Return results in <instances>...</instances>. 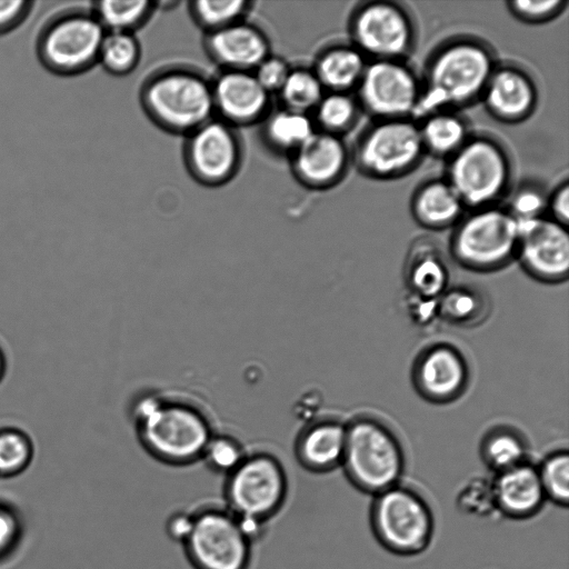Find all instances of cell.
Segmentation results:
<instances>
[{"mask_svg": "<svg viewBox=\"0 0 569 569\" xmlns=\"http://www.w3.org/2000/svg\"><path fill=\"white\" fill-rule=\"evenodd\" d=\"M495 69L492 53L479 41L459 39L442 46L428 63L412 116L425 118L442 107L473 101L483 93Z\"/></svg>", "mask_w": 569, "mask_h": 569, "instance_id": "obj_1", "label": "cell"}, {"mask_svg": "<svg viewBox=\"0 0 569 569\" xmlns=\"http://www.w3.org/2000/svg\"><path fill=\"white\" fill-rule=\"evenodd\" d=\"M140 100L150 119L172 133L189 134L214 113L211 81L186 67L153 73L143 83Z\"/></svg>", "mask_w": 569, "mask_h": 569, "instance_id": "obj_2", "label": "cell"}, {"mask_svg": "<svg viewBox=\"0 0 569 569\" xmlns=\"http://www.w3.org/2000/svg\"><path fill=\"white\" fill-rule=\"evenodd\" d=\"M369 523L378 543L399 557L423 553L436 531L435 513L428 500L400 483L372 497Z\"/></svg>", "mask_w": 569, "mask_h": 569, "instance_id": "obj_3", "label": "cell"}, {"mask_svg": "<svg viewBox=\"0 0 569 569\" xmlns=\"http://www.w3.org/2000/svg\"><path fill=\"white\" fill-rule=\"evenodd\" d=\"M341 465L352 486L373 497L400 483L405 455L386 426L362 418L347 427Z\"/></svg>", "mask_w": 569, "mask_h": 569, "instance_id": "obj_4", "label": "cell"}, {"mask_svg": "<svg viewBox=\"0 0 569 569\" xmlns=\"http://www.w3.org/2000/svg\"><path fill=\"white\" fill-rule=\"evenodd\" d=\"M146 449L157 459L184 465L201 459L211 435L206 419L196 409L153 399L136 413Z\"/></svg>", "mask_w": 569, "mask_h": 569, "instance_id": "obj_5", "label": "cell"}, {"mask_svg": "<svg viewBox=\"0 0 569 569\" xmlns=\"http://www.w3.org/2000/svg\"><path fill=\"white\" fill-rule=\"evenodd\" d=\"M288 479L281 463L267 453L246 456L226 476L224 508L240 521L263 527L283 507Z\"/></svg>", "mask_w": 569, "mask_h": 569, "instance_id": "obj_6", "label": "cell"}, {"mask_svg": "<svg viewBox=\"0 0 569 569\" xmlns=\"http://www.w3.org/2000/svg\"><path fill=\"white\" fill-rule=\"evenodd\" d=\"M182 546L194 569H249L250 566L252 541L224 507L193 512Z\"/></svg>", "mask_w": 569, "mask_h": 569, "instance_id": "obj_7", "label": "cell"}, {"mask_svg": "<svg viewBox=\"0 0 569 569\" xmlns=\"http://www.w3.org/2000/svg\"><path fill=\"white\" fill-rule=\"evenodd\" d=\"M518 221L503 209L485 207L457 227L451 251L466 268L491 271L506 266L517 253Z\"/></svg>", "mask_w": 569, "mask_h": 569, "instance_id": "obj_8", "label": "cell"}, {"mask_svg": "<svg viewBox=\"0 0 569 569\" xmlns=\"http://www.w3.org/2000/svg\"><path fill=\"white\" fill-rule=\"evenodd\" d=\"M510 180V162L503 148L486 137L467 140L453 154L448 182L463 204L485 208L496 201Z\"/></svg>", "mask_w": 569, "mask_h": 569, "instance_id": "obj_9", "label": "cell"}, {"mask_svg": "<svg viewBox=\"0 0 569 569\" xmlns=\"http://www.w3.org/2000/svg\"><path fill=\"white\" fill-rule=\"evenodd\" d=\"M106 32L92 12L67 13L43 29L38 54L52 72L76 74L98 62Z\"/></svg>", "mask_w": 569, "mask_h": 569, "instance_id": "obj_10", "label": "cell"}, {"mask_svg": "<svg viewBox=\"0 0 569 569\" xmlns=\"http://www.w3.org/2000/svg\"><path fill=\"white\" fill-rule=\"evenodd\" d=\"M423 144L419 127L403 119H386L370 127L358 142L356 158L360 169L376 178H390L413 168Z\"/></svg>", "mask_w": 569, "mask_h": 569, "instance_id": "obj_11", "label": "cell"}, {"mask_svg": "<svg viewBox=\"0 0 569 569\" xmlns=\"http://www.w3.org/2000/svg\"><path fill=\"white\" fill-rule=\"evenodd\" d=\"M184 160L192 177L206 186H221L239 171L242 148L233 126L212 118L188 134Z\"/></svg>", "mask_w": 569, "mask_h": 569, "instance_id": "obj_12", "label": "cell"}, {"mask_svg": "<svg viewBox=\"0 0 569 569\" xmlns=\"http://www.w3.org/2000/svg\"><path fill=\"white\" fill-rule=\"evenodd\" d=\"M355 47L377 60H399L413 44L411 18L400 6L388 1L368 2L351 21Z\"/></svg>", "mask_w": 569, "mask_h": 569, "instance_id": "obj_13", "label": "cell"}, {"mask_svg": "<svg viewBox=\"0 0 569 569\" xmlns=\"http://www.w3.org/2000/svg\"><path fill=\"white\" fill-rule=\"evenodd\" d=\"M358 88L363 107L383 120L412 116L421 93L417 77L400 60L367 64Z\"/></svg>", "mask_w": 569, "mask_h": 569, "instance_id": "obj_14", "label": "cell"}, {"mask_svg": "<svg viewBox=\"0 0 569 569\" xmlns=\"http://www.w3.org/2000/svg\"><path fill=\"white\" fill-rule=\"evenodd\" d=\"M519 257L533 278L545 282L566 280L569 272V236L565 226L542 217L517 220Z\"/></svg>", "mask_w": 569, "mask_h": 569, "instance_id": "obj_15", "label": "cell"}, {"mask_svg": "<svg viewBox=\"0 0 569 569\" xmlns=\"http://www.w3.org/2000/svg\"><path fill=\"white\" fill-rule=\"evenodd\" d=\"M211 86L214 112L227 123L252 124L268 114L270 93L252 71L223 70Z\"/></svg>", "mask_w": 569, "mask_h": 569, "instance_id": "obj_16", "label": "cell"}, {"mask_svg": "<svg viewBox=\"0 0 569 569\" xmlns=\"http://www.w3.org/2000/svg\"><path fill=\"white\" fill-rule=\"evenodd\" d=\"M291 156L297 179L318 189L336 183L348 161V152L339 134L323 130L315 131Z\"/></svg>", "mask_w": 569, "mask_h": 569, "instance_id": "obj_17", "label": "cell"}, {"mask_svg": "<svg viewBox=\"0 0 569 569\" xmlns=\"http://www.w3.org/2000/svg\"><path fill=\"white\" fill-rule=\"evenodd\" d=\"M413 376L417 389L425 398L446 402L463 391L468 381V367L456 348L437 345L419 357Z\"/></svg>", "mask_w": 569, "mask_h": 569, "instance_id": "obj_18", "label": "cell"}, {"mask_svg": "<svg viewBox=\"0 0 569 569\" xmlns=\"http://www.w3.org/2000/svg\"><path fill=\"white\" fill-rule=\"evenodd\" d=\"M206 50L223 70L253 71L270 54L268 36L244 20L209 32Z\"/></svg>", "mask_w": 569, "mask_h": 569, "instance_id": "obj_19", "label": "cell"}, {"mask_svg": "<svg viewBox=\"0 0 569 569\" xmlns=\"http://www.w3.org/2000/svg\"><path fill=\"white\" fill-rule=\"evenodd\" d=\"M492 491L497 515L512 520L536 517L547 502L538 469L528 461L496 473Z\"/></svg>", "mask_w": 569, "mask_h": 569, "instance_id": "obj_20", "label": "cell"}, {"mask_svg": "<svg viewBox=\"0 0 569 569\" xmlns=\"http://www.w3.org/2000/svg\"><path fill=\"white\" fill-rule=\"evenodd\" d=\"M489 111L503 121H519L529 116L537 102L533 80L523 70L496 68L482 93Z\"/></svg>", "mask_w": 569, "mask_h": 569, "instance_id": "obj_21", "label": "cell"}, {"mask_svg": "<svg viewBox=\"0 0 569 569\" xmlns=\"http://www.w3.org/2000/svg\"><path fill=\"white\" fill-rule=\"evenodd\" d=\"M347 427L337 421L312 425L299 437L296 452L299 462L313 472L331 471L342 463Z\"/></svg>", "mask_w": 569, "mask_h": 569, "instance_id": "obj_22", "label": "cell"}, {"mask_svg": "<svg viewBox=\"0 0 569 569\" xmlns=\"http://www.w3.org/2000/svg\"><path fill=\"white\" fill-rule=\"evenodd\" d=\"M406 279L411 293L435 300L445 293L449 271L441 250L431 241L420 239L411 248Z\"/></svg>", "mask_w": 569, "mask_h": 569, "instance_id": "obj_23", "label": "cell"}, {"mask_svg": "<svg viewBox=\"0 0 569 569\" xmlns=\"http://www.w3.org/2000/svg\"><path fill=\"white\" fill-rule=\"evenodd\" d=\"M366 67L365 54L355 46L336 44L319 53L312 70L325 89L346 92L359 84Z\"/></svg>", "mask_w": 569, "mask_h": 569, "instance_id": "obj_24", "label": "cell"}, {"mask_svg": "<svg viewBox=\"0 0 569 569\" xmlns=\"http://www.w3.org/2000/svg\"><path fill=\"white\" fill-rule=\"evenodd\" d=\"M463 203L451 184L446 180H431L422 184L412 200L417 220L429 228L452 224L461 214Z\"/></svg>", "mask_w": 569, "mask_h": 569, "instance_id": "obj_25", "label": "cell"}, {"mask_svg": "<svg viewBox=\"0 0 569 569\" xmlns=\"http://www.w3.org/2000/svg\"><path fill=\"white\" fill-rule=\"evenodd\" d=\"M263 119L264 141L282 153H292L316 131L315 121L308 113L288 108L268 113Z\"/></svg>", "mask_w": 569, "mask_h": 569, "instance_id": "obj_26", "label": "cell"}, {"mask_svg": "<svg viewBox=\"0 0 569 569\" xmlns=\"http://www.w3.org/2000/svg\"><path fill=\"white\" fill-rule=\"evenodd\" d=\"M419 130L423 148L439 156H452L468 140L462 119L449 112L428 114Z\"/></svg>", "mask_w": 569, "mask_h": 569, "instance_id": "obj_27", "label": "cell"}, {"mask_svg": "<svg viewBox=\"0 0 569 569\" xmlns=\"http://www.w3.org/2000/svg\"><path fill=\"white\" fill-rule=\"evenodd\" d=\"M157 9V2L138 1H100L96 3L93 14L106 31L130 32L141 27Z\"/></svg>", "mask_w": 569, "mask_h": 569, "instance_id": "obj_28", "label": "cell"}, {"mask_svg": "<svg viewBox=\"0 0 569 569\" xmlns=\"http://www.w3.org/2000/svg\"><path fill=\"white\" fill-rule=\"evenodd\" d=\"M253 2L246 0H199L189 3L194 21L207 32H213L244 20Z\"/></svg>", "mask_w": 569, "mask_h": 569, "instance_id": "obj_29", "label": "cell"}, {"mask_svg": "<svg viewBox=\"0 0 569 569\" xmlns=\"http://www.w3.org/2000/svg\"><path fill=\"white\" fill-rule=\"evenodd\" d=\"M140 44L133 33L107 31L102 40L98 62L110 73L124 76L138 64Z\"/></svg>", "mask_w": 569, "mask_h": 569, "instance_id": "obj_30", "label": "cell"}, {"mask_svg": "<svg viewBox=\"0 0 569 569\" xmlns=\"http://www.w3.org/2000/svg\"><path fill=\"white\" fill-rule=\"evenodd\" d=\"M323 89L312 69L299 67L290 70L279 93L284 108L308 113L323 97Z\"/></svg>", "mask_w": 569, "mask_h": 569, "instance_id": "obj_31", "label": "cell"}, {"mask_svg": "<svg viewBox=\"0 0 569 569\" xmlns=\"http://www.w3.org/2000/svg\"><path fill=\"white\" fill-rule=\"evenodd\" d=\"M482 459L496 473L526 462V446L520 437L507 430L489 435L482 445Z\"/></svg>", "mask_w": 569, "mask_h": 569, "instance_id": "obj_32", "label": "cell"}, {"mask_svg": "<svg viewBox=\"0 0 569 569\" xmlns=\"http://www.w3.org/2000/svg\"><path fill=\"white\" fill-rule=\"evenodd\" d=\"M537 469L547 501L567 508L569 505L568 452L566 450L552 452Z\"/></svg>", "mask_w": 569, "mask_h": 569, "instance_id": "obj_33", "label": "cell"}, {"mask_svg": "<svg viewBox=\"0 0 569 569\" xmlns=\"http://www.w3.org/2000/svg\"><path fill=\"white\" fill-rule=\"evenodd\" d=\"M315 119L323 131L339 134L355 121L357 107L355 100L346 92H329L323 94L313 109Z\"/></svg>", "mask_w": 569, "mask_h": 569, "instance_id": "obj_34", "label": "cell"}, {"mask_svg": "<svg viewBox=\"0 0 569 569\" xmlns=\"http://www.w3.org/2000/svg\"><path fill=\"white\" fill-rule=\"evenodd\" d=\"M33 446L30 438L16 428L0 429V476L22 472L31 462Z\"/></svg>", "mask_w": 569, "mask_h": 569, "instance_id": "obj_35", "label": "cell"}, {"mask_svg": "<svg viewBox=\"0 0 569 569\" xmlns=\"http://www.w3.org/2000/svg\"><path fill=\"white\" fill-rule=\"evenodd\" d=\"M485 303L479 292L470 288H455L445 291L439 300L438 310L449 321L458 325H471L482 315Z\"/></svg>", "mask_w": 569, "mask_h": 569, "instance_id": "obj_36", "label": "cell"}, {"mask_svg": "<svg viewBox=\"0 0 569 569\" xmlns=\"http://www.w3.org/2000/svg\"><path fill=\"white\" fill-rule=\"evenodd\" d=\"M244 457L241 446L234 439L226 436H211L201 459L212 471L228 476Z\"/></svg>", "mask_w": 569, "mask_h": 569, "instance_id": "obj_37", "label": "cell"}, {"mask_svg": "<svg viewBox=\"0 0 569 569\" xmlns=\"http://www.w3.org/2000/svg\"><path fill=\"white\" fill-rule=\"evenodd\" d=\"M457 506L462 512L481 518L497 515L492 480L482 478L470 480L460 489Z\"/></svg>", "mask_w": 569, "mask_h": 569, "instance_id": "obj_38", "label": "cell"}, {"mask_svg": "<svg viewBox=\"0 0 569 569\" xmlns=\"http://www.w3.org/2000/svg\"><path fill=\"white\" fill-rule=\"evenodd\" d=\"M546 204V198L539 189L525 187L515 193L508 211L516 220L535 219L541 217Z\"/></svg>", "mask_w": 569, "mask_h": 569, "instance_id": "obj_39", "label": "cell"}, {"mask_svg": "<svg viewBox=\"0 0 569 569\" xmlns=\"http://www.w3.org/2000/svg\"><path fill=\"white\" fill-rule=\"evenodd\" d=\"M290 70L284 59L269 54L252 72L263 89L271 93L279 92Z\"/></svg>", "mask_w": 569, "mask_h": 569, "instance_id": "obj_40", "label": "cell"}, {"mask_svg": "<svg viewBox=\"0 0 569 569\" xmlns=\"http://www.w3.org/2000/svg\"><path fill=\"white\" fill-rule=\"evenodd\" d=\"M563 4L565 2L560 0H518L509 3L511 11L517 17L531 22L543 21L553 17L561 10Z\"/></svg>", "mask_w": 569, "mask_h": 569, "instance_id": "obj_41", "label": "cell"}, {"mask_svg": "<svg viewBox=\"0 0 569 569\" xmlns=\"http://www.w3.org/2000/svg\"><path fill=\"white\" fill-rule=\"evenodd\" d=\"M32 2L24 0H0V33L17 27L29 13Z\"/></svg>", "mask_w": 569, "mask_h": 569, "instance_id": "obj_42", "label": "cell"}, {"mask_svg": "<svg viewBox=\"0 0 569 569\" xmlns=\"http://www.w3.org/2000/svg\"><path fill=\"white\" fill-rule=\"evenodd\" d=\"M19 523L12 511L0 506V557L16 543Z\"/></svg>", "mask_w": 569, "mask_h": 569, "instance_id": "obj_43", "label": "cell"}, {"mask_svg": "<svg viewBox=\"0 0 569 569\" xmlns=\"http://www.w3.org/2000/svg\"><path fill=\"white\" fill-rule=\"evenodd\" d=\"M192 526V513L178 511L171 515L167 521L169 537L181 543L186 540Z\"/></svg>", "mask_w": 569, "mask_h": 569, "instance_id": "obj_44", "label": "cell"}, {"mask_svg": "<svg viewBox=\"0 0 569 569\" xmlns=\"http://www.w3.org/2000/svg\"><path fill=\"white\" fill-rule=\"evenodd\" d=\"M550 207L555 221L566 226L569 220V184L567 181L555 191Z\"/></svg>", "mask_w": 569, "mask_h": 569, "instance_id": "obj_45", "label": "cell"}, {"mask_svg": "<svg viewBox=\"0 0 569 569\" xmlns=\"http://www.w3.org/2000/svg\"><path fill=\"white\" fill-rule=\"evenodd\" d=\"M6 365H7L6 356L2 351V349L0 348V380L2 379V377L6 372Z\"/></svg>", "mask_w": 569, "mask_h": 569, "instance_id": "obj_46", "label": "cell"}]
</instances>
